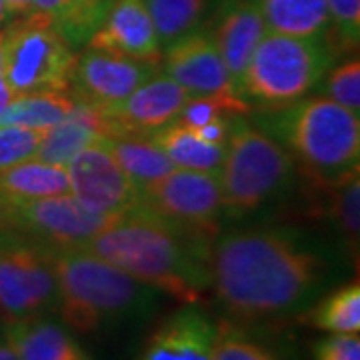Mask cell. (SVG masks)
Listing matches in <instances>:
<instances>
[{
  "label": "cell",
  "instance_id": "6da1fadb",
  "mask_svg": "<svg viewBox=\"0 0 360 360\" xmlns=\"http://www.w3.org/2000/svg\"><path fill=\"white\" fill-rule=\"evenodd\" d=\"M335 272L333 255L295 229H234L210 246V290L236 324L298 316L326 292Z\"/></svg>",
  "mask_w": 360,
  "mask_h": 360
},
{
  "label": "cell",
  "instance_id": "7a4b0ae2",
  "mask_svg": "<svg viewBox=\"0 0 360 360\" xmlns=\"http://www.w3.org/2000/svg\"><path fill=\"white\" fill-rule=\"evenodd\" d=\"M82 248L182 304L200 302L212 284L210 246L139 208L110 222Z\"/></svg>",
  "mask_w": 360,
  "mask_h": 360
},
{
  "label": "cell",
  "instance_id": "3957f363",
  "mask_svg": "<svg viewBox=\"0 0 360 360\" xmlns=\"http://www.w3.org/2000/svg\"><path fill=\"white\" fill-rule=\"evenodd\" d=\"M44 248L56 281L54 314L75 335L112 333L155 312L160 292L104 258L86 248Z\"/></svg>",
  "mask_w": 360,
  "mask_h": 360
},
{
  "label": "cell",
  "instance_id": "277c9868",
  "mask_svg": "<svg viewBox=\"0 0 360 360\" xmlns=\"http://www.w3.org/2000/svg\"><path fill=\"white\" fill-rule=\"evenodd\" d=\"M252 115L255 127L281 142L312 184L335 186L359 176V115L324 96H304Z\"/></svg>",
  "mask_w": 360,
  "mask_h": 360
},
{
  "label": "cell",
  "instance_id": "5b68a950",
  "mask_svg": "<svg viewBox=\"0 0 360 360\" xmlns=\"http://www.w3.org/2000/svg\"><path fill=\"white\" fill-rule=\"evenodd\" d=\"M336 56L328 37L296 39L266 32L236 84V94L257 110L292 104L319 89Z\"/></svg>",
  "mask_w": 360,
  "mask_h": 360
},
{
  "label": "cell",
  "instance_id": "8992f818",
  "mask_svg": "<svg viewBox=\"0 0 360 360\" xmlns=\"http://www.w3.org/2000/svg\"><path fill=\"white\" fill-rule=\"evenodd\" d=\"M295 172V158L283 144L238 116L219 170L222 219L240 220L257 212L292 184Z\"/></svg>",
  "mask_w": 360,
  "mask_h": 360
},
{
  "label": "cell",
  "instance_id": "52a82bcc",
  "mask_svg": "<svg viewBox=\"0 0 360 360\" xmlns=\"http://www.w3.org/2000/svg\"><path fill=\"white\" fill-rule=\"evenodd\" d=\"M4 70L14 96L72 86L78 54L39 13L13 18L0 28Z\"/></svg>",
  "mask_w": 360,
  "mask_h": 360
},
{
  "label": "cell",
  "instance_id": "ba28073f",
  "mask_svg": "<svg viewBox=\"0 0 360 360\" xmlns=\"http://www.w3.org/2000/svg\"><path fill=\"white\" fill-rule=\"evenodd\" d=\"M139 210L196 243L212 246L222 224L219 172L174 168L139 193Z\"/></svg>",
  "mask_w": 360,
  "mask_h": 360
},
{
  "label": "cell",
  "instance_id": "9c48e42d",
  "mask_svg": "<svg viewBox=\"0 0 360 360\" xmlns=\"http://www.w3.org/2000/svg\"><path fill=\"white\" fill-rule=\"evenodd\" d=\"M56 281L44 245L0 226V312L4 319L54 314Z\"/></svg>",
  "mask_w": 360,
  "mask_h": 360
},
{
  "label": "cell",
  "instance_id": "30bf717a",
  "mask_svg": "<svg viewBox=\"0 0 360 360\" xmlns=\"http://www.w3.org/2000/svg\"><path fill=\"white\" fill-rule=\"evenodd\" d=\"M120 217H101L70 193L32 200L0 202V226L22 232L44 246L82 248Z\"/></svg>",
  "mask_w": 360,
  "mask_h": 360
},
{
  "label": "cell",
  "instance_id": "8fae6325",
  "mask_svg": "<svg viewBox=\"0 0 360 360\" xmlns=\"http://www.w3.org/2000/svg\"><path fill=\"white\" fill-rule=\"evenodd\" d=\"M70 196L101 217H124L139 208V188L118 167L103 141L80 150L68 165Z\"/></svg>",
  "mask_w": 360,
  "mask_h": 360
},
{
  "label": "cell",
  "instance_id": "7c38bea8",
  "mask_svg": "<svg viewBox=\"0 0 360 360\" xmlns=\"http://www.w3.org/2000/svg\"><path fill=\"white\" fill-rule=\"evenodd\" d=\"M191 94L165 72L148 78L122 103L98 108L110 139H148L179 120Z\"/></svg>",
  "mask_w": 360,
  "mask_h": 360
},
{
  "label": "cell",
  "instance_id": "4fadbf2b",
  "mask_svg": "<svg viewBox=\"0 0 360 360\" xmlns=\"http://www.w3.org/2000/svg\"><path fill=\"white\" fill-rule=\"evenodd\" d=\"M158 70L160 66L153 63L86 49L77 58L70 92L78 103L106 108L122 103Z\"/></svg>",
  "mask_w": 360,
  "mask_h": 360
},
{
  "label": "cell",
  "instance_id": "5bb4252c",
  "mask_svg": "<svg viewBox=\"0 0 360 360\" xmlns=\"http://www.w3.org/2000/svg\"><path fill=\"white\" fill-rule=\"evenodd\" d=\"M219 322L200 302L182 304L146 336L136 360H212Z\"/></svg>",
  "mask_w": 360,
  "mask_h": 360
},
{
  "label": "cell",
  "instance_id": "9a60e30c",
  "mask_svg": "<svg viewBox=\"0 0 360 360\" xmlns=\"http://www.w3.org/2000/svg\"><path fill=\"white\" fill-rule=\"evenodd\" d=\"M160 68L191 96L219 92L236 94L214 39L205 28H196L191 34L168 44L162 51Z\"/></svg>",
  "mask_w": 360,
  "mask_h": 360
},
{
  "label": "cell",
  "instance_id": "2e32d148",
  "mask_svg": "<svg viewBox=\"0 0 360 360\" xmlns=\"http://www.w3.org/2000/svg\"><path fill=\"white\" fill-rule=\"evenodd\" d=\"M86 49L112 52L160 66L162 49L144 0H112Z\"/></svg>",
  "mask_w": 360,
  "mask_h": 360
},
{
  "label": "cell",
  "instance_id": "e0dca14e",
  "mask_svg": "<svg viewBox=\"0 0 360 360\" xmlns=\"http://www.w3.org/2000/svg\"><path fill=\"white\" fill-rule=\"evenodd\" d=\"M2 330L20 360H94L56 314L2 319Z\"/></svg>",
  "mask_w": 360,
  "mask_h": 360
},
{
  "label": "cell",
  "instance_id": "ac0fdd59",
  "mask_svg": "<svg viewBox=\"0 0 360 360\" xmlns=\"http://www.w3.org/2000/svg\"><path fill=\"white\" fill-rule=\"evenodd\" d=\"M220 52V58L229 70L232 86L245 75L246 65L257 51L258 42L266 34V26L260 16L257 2L229 0L219 14L214 30L210 32Z\"/></svg>",
  "mask_w": 360,
  "mask_h": 360
},
{
  "label": "cell",
  "instance_id": "d6986e66",
  "mask_svg": "<svg viewBox=\"0 0 360 360\" xmlns=\"http://www.w3.org/2000/svg\"><path fill=\"white\" fill-rule=\"evenodd\" d=\"M104 136H108V130L98 108L77 101L75 110L65 120L44 132L34 160L66 168L80 150L101 142Z\"/></svg>",
  "mask_w": 360,
  "mask_h": 360
},
{
  "label": "cell",
  "instance_id": "ffe728a7",
  "mask_svg": "<svg viewBox=\"0 0 360 360\" xmlns=\"http://www.w3.org/2000/svg\"><path fill=\"white\" fill-rule=\"evenodd\" d=\"M257 6L266 32L296 39H321L330 32L326 0H258Z\"/></svg>",
  "mask_w": 360,
  "mask_h": 360
},
{
  "label": "cell",
  "instance_id": "44dd1931",
  "mask_svg": "<svg viewBox=\"0 0 360 360\" xmlns=\"http://www.w3.org/2000/svg\"><path fill=\"white\" fill-rule=\"evenodd\" d=\"M112 0H32V11L42 14L77 51L89 44Z\"/></svg>",
  "mask_w": 360,
  "mask_h": 360
},
{
  "label": "cell",
  "instance_id": "7402d4cb",
  "mask_svg": "<svg viewBox=\"0 0 360 360\" xmlns=\"http://www.w3.org/2000/svg\"><path fill=\"white\" fill-rule=\"evenodd\" d=\"M148 139L170 158L174 167L186 170L219 172L226 153V146L202 141L191 127L179 120L170 122Z\"/></svg>",
  "mask_w": 360,
  "mask_h": 360
},
{
  "label": "cell",
  "instance_id": "603a6c76",
  "mask_svg": "<svg viewBox=\"0 0 360 360\" xmlns=\"http://www.w3.org/2000/svg\"><path fill=\"white\" fill-rule=\"evenodd\" d=\"M300 322L328 335H359L360 330V284L359 281L338 286L328 295H321L309 309L298 314Z\"/></svg>",
  "mask_w": 360,
  "mask_h": 360
},
{
  "label": "cell",
  "instance_id": "cb8c5ba5",
  "mask_svg": "<svg viewBox=\"0 0 360 360\" xmlns=\"http://www.w3.org/2000/svg\"><path fill=\"white\" fill-rule=\"evenodd\" d=\"M104 148L115 156L118 167L132 180V184L142 188L155 184L174 170V165L150 139H103Z\"/></svg>",
  "mask_w": 360,
  "mask_h": 360
},
{
  "label": "cell",
  "instance_id": "d4e9b609",
  "mask_svg": "<svg viewBox=\"0 0 360 360\" xmlns=\"http://www.w3.org/2000/svg\"><path fill=\"white\" fill-rule=\"evenodd\" d=\"M77 106L72 92L40 90L14 96V101L0 115V127H25V129L49 130L65 120Z\"/></svg>",
  "mask_w": 360,
  "mask_h": 360
},
{
  "label": "cell",
  "instance_id": "484cf974",
  "mask_svg": "<svg viewBox=\"0 0 360 360\" xmlns=\"http://www.w3.org/2000/svg\"><path fill=\"white\" fill-rule=\"evenodd\" d=\"M319 188L324 194L322 217L333 222L350 257L356 258L360 234V176H352L335 186Z\"/></svg>",
  "mask_w": 360,
  "mask_h": 360
},
{
  "label": "cell",
  "instance_id": "4316f807",
  "mask_svg": "<svg viewBox=\"0 0 360 360\" xmlns=\"http://www.w3.org/2000/svg\"><path fill=\"white\" fill-rule=\"evenodd\" d=\"M155 25L160 49L191 34L205 18L208 0H144Z\"/></svg>",
  "mask_w": 360,
  "mask_h": 360
},
{
  "label": "cell",
  "instance_id": "83f0119b",
  "mask_svg": "<svg viewBox=\"0 0 360 360\" xmlns=\"http://www.w3.org/2000/svg\"><path fill=\"white\" fill-rule=\"evenodd\" d=\"M212 360H284L269 342L236 322H219Z\"/></svg>",
  "mask_w": 360,
  "mask_h": 360
},
{
  "label": "cell",
  "instance_id": "f1b7e54d",
  "mask_svg": "<svg viewBox=\"0 0 360 360\" xmlns=\"http://www.w3.org/2000/svg\"><path fill=\"white\" fill-rule=\"evenodd\" d=\"M252 112V106L243 101L234 92H219V94H200L191 96L184 108L180 110L179 122L198 129L214 118H238Z\"/></svg>",
  "mask_w": 360,
  "mask_h": 360
},
{
  "label": "cell",
  "instance_id": "f546056e",
  "mask_svg": "<svg viewBox=\"0 0 360 360\" xmlns=\"http://www.w3.org/2000/svg\"><path fill=\"white\" fill-rule=\"evenodd\" d=\"M324 98L340 104L350 112L360 116V63L359 58H348L347 63L335 66L326 72L319 84Z\"/></svg>",
  "mask_w": 360,
  "mask_h": 360
},
{
  "label": "cell",
  "instance_id": "4dcf8cb0",
  "mask_svg": "<svg viewBox=\"0 0 360 360\" xmlns=\"http://www.w3.org/2000/svg\"><path fill=\"white\" fill-rule=\"evenodd\" d=\"M330 16L328 40L336 54L356 52L360 42V0H326Z\"/></svg>",
  "mask_w": 360,
  "mask_h": 360
},
{
  "label": "cell",
  "instance_id": "1f68e13d",
  "mask_svg": "<svg viewBox=\"0 0 360 360\" xmlns=\"http://www.w3.org/2000/svg\"><path fill=\"white\" fill-rule=\"evenodd\" d=\"M44 132L46 130L2 124L0 127V170L34 158Z\"/></svg>",
  "mask_w": 360,
  "mask_h": 360
},
{
  "label": "cell",
  "instance_id": "d6a6232c",
  "mask_svg": "<svg viewBox=\"0 0 360 360\" xmlns=\"http://www.w3.org/2000/svg\"><path fill=\"white\" fill-rule=\"evenodd\" d=\"M314 360H360L359 335H328L312 348Z\"/></svg>",
  "mask_w": 360,
  "mask_h": 360
},
{
  "label": "cell",
  "instance_id": "836d02e7",
  "mask_svg": "<svg viewBox=\"0 0 360 360\" xmlns=\"http://www.w3.org/2000/svg\"><path fill=\"white\" fill-rule=\"evenodd\" d=\"M234 120L236 118H214V120H210V122H206L202 127L193 130L202 141L210 142V144H219V146H226Z\"/></svg>",
  "mask_w": 360,
  "mask_h": 360
},
{
  "label": "cell",
  "instance_id": "e575fe53",
  "mask_svg": "<svg viewBox=\"0 0 360 360\" xmlns=\"http://www.w3.org/2000/svg\"><path fill=\"white\" fill-rule=\"evenodd\" d=\"M14 101V94L8 80H6V70H4V51H2V32H0V115L6 110V106Z\"/></svg>",
  "mask_w": 360,
  "mask_h": 360
},
{
  "label": "cell",
  "instance_id": "d590c367",
  "mask_svg": "<svg viewBox=\"0 0 360 360\" xmlns=\"http://www.w3.org/2000/svg\"><path fill=\"white\" fill-rule=\"evenodd\" d=\"M2 4H4L6 14H8L11 20L32 13V0H2Z\"/></svg>",
  "mask_w": 360,
  "mask_h": 360
},
{
  "label": "cell",
  "instance_id": "8d00e7d4",
  "mask_svg": "<svg viewBox=\"0 0 360 360\" xmlns=\"http://www.w3.org/2000/svg\"><path fill=\"white\" fill-rule=\"evenodd\" d=\"M0 360H20L16 356L13 347L8 345V340L4 336V330H2V324H0Z\"/></svg>",
  "mask_w": 360,
  "mask_h": 360
},
{
  "label": "cell",
  "instance_id": "74e56055",
  "mask_svg": "<svg viewBox=\"0 0 360 360\" xmlns=\"http://www.w3.org/2000/svg\"><path fill=\"white\" fill-rule=\"evenodd\" d=\"M8 20H11V18H8V14H6V8H4V4H2V0H0V28L6 25Z\"/></svg>",
  "mask_w": 360,
  "mask_h": 360
}]
</instances>
